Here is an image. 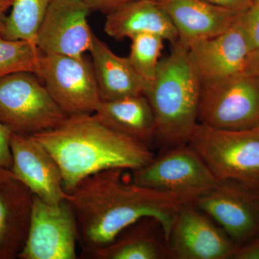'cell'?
Segmentation results:
<instances>
[{
    "instance_id": "1",
    "label": "cell",
    "mask_w": 259,
    "mask_h": 259,
    "mask_svg": "<svg viewBox=\"0 0 259 259\" xmlns=\"http://www.w3.org/2000/svg\"><path fill=\"white\" fill-rule=\"evenodd\" d=\"M128 170L109 168L81 180L66 192L77 224L79 245L85 258L110 244L141 218L161 225L166 240L179 210L195 199L135 183Z\"/></svg>"
},
{
    "instance_id": "2",
    "label": "cell",
    "mask_w": 259,
    "mask_h": 259,
    "mask_svg": "<svg viewBox=\"0 0 259 259\" xmlns=\"http://www.w3.org/2000/svg\"><path fill=\"white\" fill-rule=\"evenodd\" d=\"M31 136L55 158L66 192L97 172L135 171L155 156L151 148L108 127L94 113L68 116L57 127Z\"/></svg>"
},
{
    "instance_id": "3",
    "label": "cell",
    "mask_w": 259,
    "mask_h": 259,
    "mask_svg": "<svg viewBox=\"0 0 259 259\" xmlns=\"http://www.w3.org/2000/svg\"><path fill=\"white\" fill-rule=\"evenodd\" d=\"M201 86L188 47L178 40L169 55L158 62L144 93L156 118L154 144L161 151L188 144L198 123Z\"/></svg>"
},
{
    "instance_id": "4",
    "label": "cell",
    "mask_w": 259,
    "mask_h": 259,
    "mask_svg": "<svg viewBox=\"0 0 259 259\" xmlns=\"http://www.w3.org/2000/svg\"><path fill=\"white\" fill-rule=\"evenodd\" d=\"M218 181H234L259 190V125L243 130L197 123L188 143Z\"/></svg>"
},
{
    "instance_id": "5",
    "label": "cell",
    "mask_w": 259,
    "mask_h": 259,
    "mask_svg": "<svg viewBox=\"0 0 259 259\" xmlns=\"http://www.w3.org/2000/svg\"><path fill=\"white\" fill-rule=\"evenodd\" d=\"M40 81L28 71L0 78V122L13 134L31 136L49 131L68 117Z\"/></svg>"
},
{
    "instance_id": "6",
    "label": "cell",
    "mask_w": 259,
    "mask_h": 259,
    "mask_svg": "<svg viewBox=\"0 0 259 259\" xmlns=\"http://www.w3.org/2000/svg\"><path fill=\"white\" fill-rule=\"evenodd\" d=\"M197 120L225 130L259 125V76L245 72L202 83Z\"/></svg>"
},
{
    "instance_id": "7",
    "label": "cell",
    "mask_w": 259,
    "mask_h": 259,
    "mask_svg": "<svg viewBox=\"0 0 259 259\" xmlns=\"http://www.w3.org/2000/svg\"><path fill=\"white\" fill-rule=\"evenodd\" d=\"M131 178L143 187L195 200L220 182L188 144L163 150L146 166L131 171Z\"/></svg>"
},
{
    "instance_id": "8",
    "label": "cell",
    "mask_w": 259,
    "mask_h": 259,
    "mask_svg": "<svg viewBox=\"0 0 259 259\" xmlns=\"http://www.w3.org/2000/svg\"><path fill=\"white\" fill-rule=\"evenodd\" d=\"M35 74L68 116L93 114L101 101L93 64L83 56L41 54Z\"/></svg>"
},
{
    "instance_id": "9",
    "label": "cell",
    "mask_w": 259,
    "mask_h": 259,
    "mask_svg": "<svg viewBox=\"0 0 259 259\" xmlns=\"http://www.w3.org/2000/svg\"><path fill=\"white\" fill-rule=\"evenodd\" d=\"M77 224L66 199L51 204L34 195L28 238L18 258L76 259Z\"/></svg>"
},
{
    "instance_id": "10",
    "label": "cell",
    "mask_w": 259,
    "mask_h": 259,
    "mask_svg": "<svg viewBox=\"0 0 259 259\" xmlns=\"http://www.w3.org/2000/svg\"><path fill=\"white\" fill-rule=\"evenodd\" d=\"M194 204L240 245L259 233V190L234 182L221 181L199 196Z\"/></svg>"
},
{
    "instance_id": "11",
    "label": "cell",
    "mask_w": 259,
    "mask_h": 259,
    "mask_svg": "<svg viewBox=\"0 0 259 259\" xmlns=\"http://www.w3.org/2000/svg\"><path fill=\"white\" fill-rule=\"evenodd\" d=\"M169 258L231 259L238 245L194 204H184L167 238Z\"/></svg>"
},
{
    "instance_id": "12",
    "label": "cell",
    "mask_w": 259,
    "mask_h": 259,
    "mask_svg": "<svg viewBox=\"0 0 259 259\" xmlns=\"http://www.w3.org/2000/svg\"><path fill=\"white\" fill-rule=\"evenodd\" d=\"M90 11L80 0H53L37 33L40 52L80 57L90 51L95 35L88 23Z\"/></svg>"
},
{
    "instance_id": "13",
    "label": "cell",
    "mask_w": 259,
    "mask_h": 259,
    "mask_svg": "<svg viewBox=\"0 0 259 259\" xmlns=\"http://www.w3.org/2000/svg\"><path fill=\"white\" fill-rule=\"evenodd\" d=\"M239 16L223 33L186 44L201 82L247 72L252 53Z\"/></svg>"
},
{
    "instance_id": "14",
    "label": "cell",
    "mask_w": 259,
    "mask_h": 259,
    "mask_svg": "<svg viewBox=\"0 0 259 259\" xmlns=\"http://www.w3.org/2000/svg\"><path fill=\"white\" fill-rule=\"evenodd\" d=\"M13 176L44 202L59 203L66 197L60 167L32 136L13 134L10 140Z\"/></svg>"
},
{
    "instance_id": "15",
    "label": "cell",
    "mask_w": 259,
    "mask_h": 259,
    "mask_svg": "<svg viewBox=\"0 0 259 259\" xmlns=\"http://www.w3.org/2000/svg\"><path fill=\"white\" fill-rule=\"evenodd\" d=\"M33 194L0 168V259L18 258L28 238Z\"/></svg>"
},
{
    "instance_id": "16",
    "label": "cell",
    "mask_w": 259,
    "mask_h": 259,
    "mask_svg": "<svg viewBox=\"0 0 259 259\" xmlns=\"http://www.w3.org/2000/svg\"><path fill=\"white\" fill-rule=\"evenodd\" d=\"M171 20L179 40L188 44L220 35L231 28L241 12L205 0H156Z\"/></svg>"
},
{
    "instance_id": "17",
    "label": "cell",
    "mask_w": 259,
    "mask_h": 259,
    "mask_svg": "<svg viewBox=\"0 0 259 259\" xmlns=\"http://www.w3.org/2000/svg\"><path fill=\"white\" fill-rule=\"evenodd\" d=\"M105 32L116 40L143 33L156 34L171 42L179 40L171 20L157 2L130 0L107 14Z\"/></svg>"
},
{
    "instance_id": "18",
    "label": "cell",
    "mask_w": 259,
    "mask_h": 259,
    "mask_svg": "<svg viewBox=\"0 0 259 259\" xmlns=\"http://www.w3.org/2000/svg\"><path fill=\"white\" fill-rule=\"evenodd\" d=\"M90 52L101 100L144 95L149 83L138 74L128 57L116 55L95 35Z\"/></svg>"
},
{
    "instance_id": "19",
    "label": "cell",
    "mask_w": 259,
    "mask_h": 259,
    "mask_svg": "<svg viewBox=\"0 0 259 259\" xmlns=\"http://www.w3.org/2000/svg\"><path fill=\"white\" fill-rule=\"evenodd\" d=\"M94 114L108 127L152 148L156 118L144 95L101 100Z\"/></svg>"
},
{
    "instance_id": "20",
    "label": "cell",
    "mask_w": 259,
    "mask_h": 259,
    "mask_svg": "<svg viewBox=\"0 0 259 259\" xmlns=\"http://www.w3.org/2000/svg\"><path fill=\"white\" fill-rule=\"evenodd\" d=\"M94 259L169 258L164 231L158 221L144 218L127 227L110 243L88 257Z\"/></svg>"
},
{
    "instance_id": "21",
    "label": "cell",
    "mask_w": 259,
    "mask_h": 259,
    "mask_svg": "<svg viewBox=\"0 0 259 259\" xmlns=\"http://www.w3.org/2000/svg\"><path fill=\"white\" fill-rule=\"evenodd\" d=\"M53 0H14L5 16L1 36L35 42L37 31Z\"/></svg>"
},
{
    "instance_id": "22",
    "label": "cell",
    "mask_w": 259,
    "mask_h": 259,
    "mask_svg": "<svg viewBox=\"0 0 259 259\" xmlns=\"http://www.w3.org/2000/svg\"><path fill=\"white\" fill-rule=\"evenodd\" d=\"M40 55L35 42L0 36V78L20 71L35 74Z\"/></svg>"
},
{
    "instance_id": "23",
    "label": "cell",
    "mask_w": 259,
    "mask_h": 259,
    "mask_svg": "<svg viewBox=\"0 0 259 259\" xmlns=\"http://www.w3.org/2000/svg\"><path fill=\"white\" fill-rule=\"evenodd\" d=\"M131 40L129 60L138 74L151 83L156 75L165 40L160 35L151 33L139 34Z\"/></svg>"
},
{
    "instance_id": "24",
    "label": "cell",
    "mask_w": 259,
    "mask_h": 259,
    "mask_svg": "<svg viewBox=\"0 0 259 259\" xmlns=\"http://www.w3.org/2000/svg\"><path fill=\"white\" fill-rule=\"evenodd\" d=\"M240 21L248 39L251 53L259 49V0H252L240 13Z\"/></svg>"
},
{
    "instance_id": "25",
    "label": "cell",
    "mask_w": 259,
    "mask_h": 259,
    "mask_svg": "<svg viewBox=\"0 0 259 259\" xmlns=\"http://www.w3.org/2000/svg\"><path fill=\"white\" fill-rule=\"evenodd\" d=\"M13 133L0 122V168L10 169L13 166V155L10 140Z\"/></svg>"
},
{
    "instance_id": "26",
    "label": "cell",
    "mask_w": 259,
    "mask_h": 259,
    "mask_svg": "<svg viewBox=\"0 0 259 259\" xmlns=\"http://www.w3.org/2000/svg\"><path fill=\"white\" fill-rule=\"evenodd\" d=\"M231 259H259V233L249 241L238 245Z\"/></svg>"
},
{
    "instance_id": "27",
    "label": "cell",
    "mask_w": 259,
    "mask_h": 259,
    "mask_svg": "<svg viewBox=\"0 0 259 259\" xmlns=\"http://www.w3.org/2000/svg\"><path fill=\"white\" fill-rule=\"evenodd\" d=\"M90 9L108 14L130 0H80Z\"/></svg>"
},
{
    "instance_id": "28",
    "label": "cell",
    "mask_w": 259,
    "mask_h": 259,
    "mask_svg": "<svg viewBox=\"0 0 259 259\" xmlns=\"http://www.w3.org/2000/svg\"><path fill=\"white\" fill-rule=\"evenodd\" d=\"M205 1L226 9L242 12L248 8L252 0H205Z\"/></svg>"
},
{
    "instance_id": "29",
    "label": "cell",
    "mask_w": 259,
    "mask_h": 259,
    "mask_svg": "<svg viewBox=\"0 0 259 259\" xmlns=\"http://www.w3.org/2000/svg\"><path fill=\"white\" fill-rule=\"evenodd\" d=\"M247 73L259 76V49L250 55Z\"/></svg>"
},
{
    "instance_id": "30",
    "label": "cell",
    "mask_w": 259,
    "mask_h": 259,
    "mask_svg": "<svg viewBox=\"0 0 259 259\" xmlns=\"http://www.w3.org/2000/svg\"><path fill=\"white\" fill-rule=\"evenodd\" d=\"M12 5L0 3V36H1L2 30H3V24L5 18V13L7 10L11 8Z\"/></svg>"
},
{
    "instance_id": "31",
    "label": "cell",
    "mask_w": 259,
    "mask_h": 259,
    "mask_svg": "<svg viewBox=\"0 0 259 259\" xmlns=\"http://www.w3.org/2000/svg\"><path fill=\"white\" fill-rule=\"evenodd\" d=\"M13 1H14V0H0V3L13 5Z\"/></svg>"
},
{
    "instance_id": "32",
    "label": "cell",
    "mask_w": 259,
    "mask_h": 259,
    "mask_svg": "<svg viewBox=\"0 0 259 259\" xmlns=\"http://www.w3.org/2000/svg\"><path fill=\"white\" fill-rule=\"evenodd\" d=\"M153 1H156V0H153Z\"/></svg>"
}]
</instances>
